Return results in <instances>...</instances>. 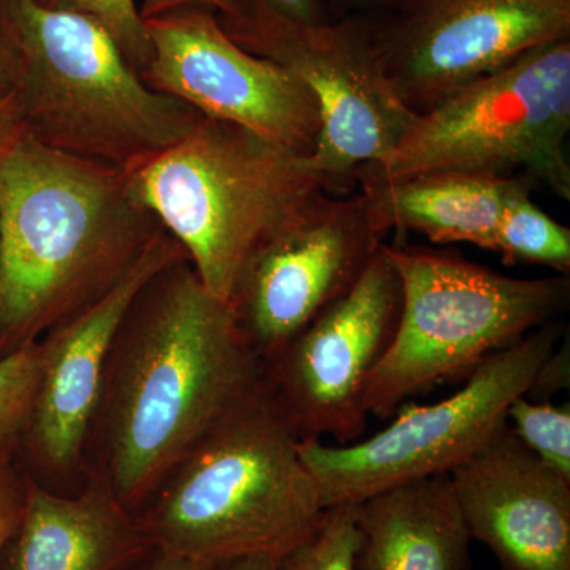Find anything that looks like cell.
<instances>
[{
  "label": "cell",
  "mask_w": 570,
  "mask_h": 570,
  "mask_svg": "<svg viewBox=\"0 0 570 570\" xmlns=\"http://www.w3.org/2000/svg\"><path fill=\"white\" fill-rule=\"evenodd\" d=\"M127 175L138 204L178 242L206 291L228 303L253 255L330 184L313 154L205 115Z\"/></svg>",
  "instance_id": "cell-5"
},
{
  "label": "cell",
  "mask_w": 570,
  "mask_h": 570,
  "mask_svg": "<svg viewBox=\"0 0 570 570\" xmlns=\"http://www.w3.org/2000/svg\"><path fill=\"white\" fill-rule=\"evenodd\" d=\"M13 61L18 132L58 151L134 171L181 141L202 112L149 88L92 18L36 0H0Z\"/></svg>",
  "instance_id": "cell-3"
},
{
  "label": "cell",
  "mask_w": 570,
  "mask_h": 570,
  "mask_svg": "<svg viewBox=\"0 0 570 570\" xmlns=\"http://www.w3.org/2000/svg\"><path fill=\"white\" fill-rule=\"evenodd\" d=\"M187 6H204L208 9L219 11L220 17H235L242 7V0H145L142 3L141 17L151 18Z\"/></svg>",
  "instance_id": "cell-27"
},
{
  "label": "cell",
  "mask_w": 570,
  "mask_h": 570,
  "mask_svg": "<svg viewBox=\"0 0 570 570\" xmlns=\"http://www.w3.org/2000/svg\"><path fill=\"white\" fill-rule=\"evenodd\" d=\"M153 56L141 73L154 91L306 154L316 149L321 107L305 82L239 47L204 6L146 18Z\"/></svg>",
  "instance_id": "cell-11"
},
{
  "label": "cell",
  "mask_w": 570,
  "mask_h": 570,
  "mask_svg": "<svg viewBox=\"0 0 570 570\" xmlns=\"http://www.w3.org/2000/svg\"><path fill=\"white\" fill-rule=\"evenodd\" d=\"M264 387V360L234 306L178 258L142 288L116 337L94 423L102 430L99 479L137 513L202 439Z\"/></svg>",
  "instance_id": "cell-1"
},
{
  "label": "cell",
  "mask_w": 570,
  "mask_h": 570,
  "mask_svg": "<svg viewBox=\"0 0 570 570\" xmlns=\"http://www.w3.org/2000/svg\"><path fill=\"white\" fill-rule=\"evenodd\" d=\"M569 381L570 352L569 341L566 340V343H562L560 347H554L553 352L543 360L524 396L535 403H547L561 390L569 389Z\"/></svg>",
  "instance_id": "cell-24"
},
{
  "label": "cell",
  "mask_w": 570,
  "mask_h": 570,
  "mask_svg": "<svg viewBox=\"0 0 570 570\" xmlns=\"http://www.w3.org/2000/svg\"><path fill=\"white\" fill-rule=\"evenodd\" d=\"M493 253L508 265H547L560 275H569L570 230L531 200L530 186L524 183L504 206Z\"/></svg>",
  "instance_id": "cell-19"
},
{
  "label": "cell",
  "mask_w": 570,
  "mask_h": 570,
  "mask_svg": "<svg viewBox=\"0 0 570 570\" xmlns=\"http://www.w3.org/2000/svg\"><path fill=\"white\" fill-rule=\"evenodd\" d=\"M384 253L400 277L401 307L366 389L367 414L379 419L449 379L471 376L569 305L568 275L519 279L456 255L387 245Z\"/></svg>",
  "instance_id": "cell-6"
},
{
  "label": "cell",
  "mask_w": 570,
  "mask_h": 570,
  "mask_svg": "<svg viewBox=\"0 0 570 570\" xmlns=\"http://www.w3.org/2000/svg\"><path fill=\"white\" fill-rule=\"evenodd\" d=\"M469 535L501 570H570V480L509 425L449 474Z\"/></svg>",
  "instance_id": "cell-15"
},
{
  "label": "cell",
  "mask_w": 570,
  "mask_h": 570,
  "mask_svg": "<svg viewBox=\"0 0 570 570\" xmlns=\"http://www.w3.org/2000/svg\"><path fill=\"white\" fill-rule=\"evenodd\" d=\"M508 425L532 455L570 480V406L519 396L508 409Z\"/></svg>",
  "instance_id": "cell-21"
},
{
  "label": "cell",
  "mask_w": 570,
  "mask_h": 570,
  "mask_svg": "<svg viewBox=\"0 0 570 570\" xmlns=\"http://www.w3.org/2000/svg\"><path fill=\"white\" fill-rule=\"evenodd\" d=\"M266 10L298 24H321L324 20V9L321 0H253Z\"/></svg>",
  "instance_id": "cell-26"
},
{
  "label": "cell",
  "mask_w": 570,
  "mask_h": 570,
  "mask_svg": "<svg viewBox=\"0 0 570 570\" xmlns=\"http://www.w3.org/2000/svg\"><path fill=\"white\" fill-rule=\"evenodd\" d=\"M358 542L355 504L328 508L317 527L279 558L277 570H356Z\"/></svg>",
  "instance_id": "cell-20"
},
{
  "label": "cell",
  "mask_w": 570,
  "mask_h": 570,
  "mask_svg": "<svg viewBox=\"0 0 570 570\" xmlns=\"http://www.w3.org/2000/svg\"><path fill=\"white\" fill-rule=\"evenodd\" d=\"M569 32L570 0H423L374 41L393 91L419 115Z\"/></svg>",
  "instance_id": "cell-13"
},
{
  "label": "cell",
  "mask_w": 570,
  "mask_h": 570,
  "mask_svg": "<svg viewBox=\"0 0 570 570\" xmlns=\"http://www.w3.org/2000/svg\"><path fill=\"white\" fill-rule=\"evenodd\" d=\"M385 232L363 190L346 198L324 193L253 255L232 306L265 365L354 287Z\"/></svg>",
  "instance_id": "cell-12"
},
{
  "label": "cell",
  "mask_w": 570,
  "mask_h": 570,
  "mask_svg": "<svg viewBox=\"0 0 570 570\" xmlns=\"http://www.w3.org/2000/svg\"><path fill=\"white\" fill-rule=\"evenodd\" d=\"M298 442L264 387L202 439L138 510L153 549L204 564L283 557L326 510Z\"/></svg>",
  "instance_id": "cell-4"
},
{
  "label": "cell",
  "mask_w": 570,
  "mask_h": 570,
  "mask_svg": "<svg viewBox=\"0 0 570 570\" xmlns=\"http://www.w3.org/2000/svg\"><path fill=\"white\" fill-rule=\"evenodd\" d=\"M40 377V344H26L0 358V455L29 425Z\"/></svg>",
  "instance_id": "cell-22"
},
{
  "label": "cell",
  "mask_w": 570,
  "mask_h": 570,
  "mask_svg": "<svg viewBox=\"0 0 570 570\" xmlns=\"http://www.w3.org/2000/svg\"><path fill=\"white\" fill-rule=\"evenodd\" d=\"M14 96V73L13 61H11V52L9 45L0 33V107L13 102Z\"/></svg>",
  "instance_id": "cell-29"
},
{
  "label": "cell",
  "mask_w": 570,
  "mask_h": 570,
  "mask_svg": "<svg viewBox=\"0 0 570 570\" xmlns=\"http://www.w3.org/2000/svg\"><path fill=\"white\" fill-rule=\"evenodd\" d=\"M570 41L528 51L509 66L419 112L381 164L360 168L362 181L459 171L524 174L570 200Z\"/></svg>",
  "instance_id": "cell-7"
},
{
  "label": "cell",
  "mask_w": 570,
  "mask_h": 570,
  "mask_svg": "<svg viewBox=\"0 0 570 570\" xmlns=\"http://www.w3.org/2000/svg\"><path fill=\"white\" fill-rule=\"evenodd\" d=\"M524 179L441 171L396 181H362L385 230H412L436 245L469 243L494 250L497 228L510 195Z\"/></svg>",
  "instance_id": "cell-18"
},
{
  "label": "cell",
  "mask_w": 570,
  "mask_h": 570,
  "mask_svg": "<svg viewBox=\"0 0 570 570\" xmlns=\"http://www.w3.org/2000/svg\"><path fill=\"white\" fill-rule=\"evenodd\" d=\"M356 570H471L449 475L412 480L355 504Z\"/></svg>",
  "instance_id": "cell-17"
},
{
  "label": "cell",
  "mask_w": 570,
  "mask_h": 570,
  "mask_svg": "<svg viewBox=\"0 0 570 570\" xmlns=\"http://www.w3.org/2000/svg\"><path fill=\"white\" fill-rule=\"evenodd\" d=\"M36 2L47 9L85 14L102 24L140 77L151 61L153 48L148 29L135 0H36Z\"/></svg>",
  "instance_id": "cell-23"
},
{
  "label": "cell",
  "mask_w": 570,
  "mask_h": 570,
  "mask_svg": "<svg viewBox=\"0 0 570 570\" xmlns=\"http://www.w3.org/2000/svg\"><path fill=\"white\" fill-rule=\"evenodd\" d=\"M0 142V332L37 343L112 285L163 225L129 175L14 130Z\"/></svg>",
  "instance_id": "cell-2"
},
{
  "label": "cell",
  "mask_w": 570,
  "mask_h": 570,
  "mask_svg": "<svg viewBox=\"0 0 570 570\" xmlns=\"http://www.w3.org/2000/svg\"><path fill=\"white\" fill-rule=\"evenodd\" d=\"M137 513L96 478L75 497L26 485L2 570H124L151 550Z\"/></svg>",
  "instance_id": "cell-16"
},
{
  "label": "cell",
  "mask_w": 570,
  "mask_h": 570,
  "mask_svg": "<svg viewBox=\"0 0 570 570\" xmlns=\"http://www.w3.org/2000/svg\"><path fill=\"white\" fill-rule=\"evenodd\" d=\"M401 284L384 245L346 295L265 365V389L299 441L365 434L366 389L395 335Z\"/></svg>",
  "instance_id": "cell-10"
},
{
  "label": "cell",
  "mask_w": 570,
  "mask_h": 570,
  "mask_svg": "<svg viewBox=\"0 0 570 570\" xmlns=\"http://www.w3.org/2000/svg\"><path fill=\"white\" fill-rule=\"evenodd\" d=\"M24 498L26 485H18L13 475L0 464V558L20 523Z\"/></svg>",
  "instance_id": "cell-25"
},
{
  "label": "cell",
  "mask_w": 570,
  "mask_h": 570,
  "mask_svg": "<svg viewBox=\"0 0 570 570\" xmlns=\"http://www.w3.org/2000/svg\"><path fill=\"white\" fill-rule=\"evenodd\" d=\"M279 558L273 554H253V557L217 562L212 570H277Z\"/></svg>",
  "instance_id": "cell-30"
},
{
  "label": "cell",
  "mask_w": 570,
  "mask_h": 570,
  "mask_svg": "<svg viewBox=\"0 0 570 570\" xmlns=\"http://www.w3.org/2000/svg\"><path fill=\"white\" fill-rule=\"evenodd\" d=\"M217 18L239 47L291 70L316 96L322 129L313 160L330 183L387 159L414 119L390 85L374 36L358 26L298 24L253 0Z\"/></svg>",
  "instance_id": "cell-9"
},
{
  "label": "cell",
  "mask_w": 570,
  "mask_h": 570,
  "mask_svg": "<svg viewBox=\"0 0 570 570\" xmlns=\"http://www.w3.org/2000/svg\"><path fill=\"white\" fill-rule=\"evenodd\" d=\"M562 336L554 322L490 355L464 387L439 403H404L392 422L347 445L298 442L325 509L356 504L412 480L449 475L508 425L513 400L527 395L540 365Z\"/></svg>",
  "instance_id": "cell-8"
},
{
  "label": "cell",
  "mask_w": 570,
  "mask_h": 570,
  "mask_svg": "<svg viewBox=\"0 0 570 570\" xmlns=\"http://www.w3.org/2000/svg\"><path fill=\"white\" fill-rule=\"evenodd\" d=\"M186 257L160 230L110 291L47 333L29 419L33 448L51 472H69L85 455L102 400L108 362L137 296L165 266Z\"/></svg>",
  "instance_id": "cell-14"
},
{
  "label": "cell",
  "mask_w": 570,
  "mask_h": 570,
  "mask_svg": "<svg viewBox=\"0 0 570 570\" xmlns=\"http://www.w3.org/2000/svg\"><path fill=\"white\" fill-rule=\"evenodd\" d=\"M213 566L183 560V558L170 557L163 551L151 549L142 554L140 560L124 570H212Z\"/></svg>",
  "instance_id": "cell-28"
}]
</instances>
